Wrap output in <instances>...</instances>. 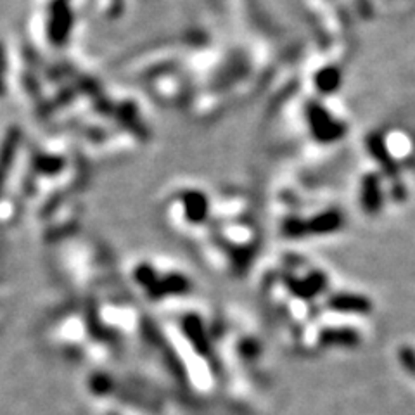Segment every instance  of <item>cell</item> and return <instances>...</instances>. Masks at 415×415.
Returning a JSON list of instances; mask_svg holds the SVG:
<instances>
[{
	"mask_svg": "<svg viewBox=\"0 0 415 415\" xmlns=\"http://www.w3.org/2000/svg\"><path fill=\"white\" fill-rule=\"evenodd\" d=\"M184 330H185V336H187L189 341L192 342V346H194V350L197 353L203 354V357H208V354L211 353V346H209L206 332H204L199 318L192 317V315L185 318Z\"/></svg>",
	"mask_w": 415,
	"mask_h": 415,
	"instance_id": "6da1fadb",
	"label": "cell"
},
{
	"mask_svg": "<svg viewBox=\"0 0 415 415\" xmlns=\"http://www.w3.org/2000/svg\"><path fill=\"white\" fill-rule=\"evenodd\" d=\"M90 389L95 394H110L115 389V381L106 374H94L90 377Z\"/></svg>",
	"mask_w": 415,
	"mask_h": 415,
	"instance_id": "7a4b0ae2",
	"label": "cell"
},
{
	"mask_svg": "<svg viewBox=\"0 0 415 415\" xmlns=\"http://www.w3.org/2000/svg\"><path fill=\"white\" fill-rule=\"evenodd\" d=\"M341 334H336V330H327V334H324L325 342H337L340 341L341 345H354L357 342V336L352 334V330H340Z\"/></svg>",
	"mask_w": 415,
	"mask_h": 415,
	"instance_id": "3957f363",
	"label": "cell"
},
{
	"mask_svg": "<svg viewBox=\"0 0 415 415\" xmlns=\"http://www.w3.org/2000/svg\"><path fill=\"white\" fill-rule=\"evenodd\" d=\"M400 358H401V364L405 367L406 370H410V372H415V352L410 348H403L400 352Z\"/></svg>",
	"mask_w": 415,
	"mask_h": 415,
	"instance_id": "277c9868",
	"label": "cell"
},
{
	"mask_svg": "<svg viewBox=\"0 0 415 415\" xmlns=\"http://www.w3.org/2000/svg\"><path fill=\"white\" fill-rule=\"evenodd\" d=\"M107 415H118V414H115V412H112V414H107Z\"/></svg>",
	"mask_w": 415,
	"mask_h": 415,
	"instance_id": "5b68a950",
	"label": "cell"
}]
</instances>
